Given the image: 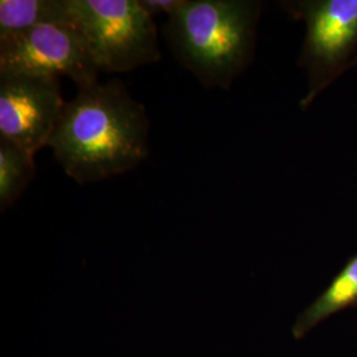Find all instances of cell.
<instances>
[{"instance_id": "11", "label": "cell", "mask_w": 357, "mask_h": 357, "mask_svg": "<svg viewBox=\"0 0 357 357\" xmlns=\"http://www.w3.org/2000/svg\"><path fill=\"white\" fill-rule=\"evenodd\" d=\"M355 66H357V59L356 60H355V64H354V68H355Z\"/></svg>"}, {"instance_id": "3", "label": "cell", "mask_w": 357, "mask_h": 357, "mask_svg": "<svg viewBox=\"0 0 357 357\" xmlns=\"http://www.w3.org/2000/svg\"><path fill=\"white\" fill-rule=\"evenodd\" d=\"M280 7L306 28L298 57V65L307 77L299 107L306 110L345 72L354 69L357 0H283Z\"/></svg>"}, {"instance_id": "1", "label": "cell", "mask_w": 357, "mask_h": 357, "mask_svg": "<svg viewBox=\"0 0 357 357\" xmlns=\"http://www.w3.org/2000/svg\"><path fill=\"white\" fill-rule=\"evenodd\" d=\"M149 130L146 107L123 82L98 81L66 102L48 147L69 178L97 183L141 165L149 155Z\"/></svg>"}, {"instance_id": "8", "label": "cell", "mask_w": 357, "mask_h": 357, "mask_svg": "<svg viewBox=\"0 0 357 357\" xmlns=\"http://www.w3.org/2000/svg\"><path fill=\"white\" fill-rule=\"evenodd\" d=\"M47 24H75L68 0H1L0 38Z\"/></svg>"}, {"instance_id": "5", "label": "cell", "mask_w": 357, "mask_h": 357, "mask_svg": "<svg viewBox=\"0 0 357 357\" xmlns=\"http://www.w3.org/2000/svg\"><path fill=\"white\" fill-rule=\"evenodd\" d=\"M69 77L77 89L98 82L100 68L75 24H47L0 38V75Z\"/></svg>"}, {"instance_id": "4", "label": "cell", "mask_w": 357, "mask_h": 357, "mask_svg": "<svg viewBox=\"0 0 357 357\" xmlns=\"http://www.w3.org/2000/svg\"><path fill=\"white\" fill-rule=\"evenodd\" d=\"M75 23L106 73H126L160 59L153 17L139 0H68Z\"/></svg>"}, {"instance_id": "2", "label": "cell", "mask_w": 357, "mask_h": 357, "mask_svg": "<svg viewBox=\"0 0 357 357\" xmlns=\"http://www.w3.org/2000/svg\"><path fill=\"white\" fill-rule=\"evenodd\" d=\"M262 8L259 0H184L163 35L203 86L228 90L255 60Z\"/></svg>"}, {"instance_id": "6", "label": "cell", "mask_w": 357, "mask_h": 357, "mask_svg": "<svg viewBox=\"0 0 357 357\" xmlns=\"http://www.w3.org/2000/svg\"><path fill=\"white\" fill-rule=\"evenodd\" d=\"M59 78L0 75V138L36 153L50 144L64 113Z\"/></svg>"}, {"instance_id": "10", "label": "cell", "mask_w": 357, "mask_h": 357, "mask_svg": "<svg viewBox=\"0 0 357 357\" xmlns=\"http://www.w3.org/2000/svg\"><path fill=\"white\" fill-rule=\"evenodd\" d=\"M139 3L153 17L156 15H167L169 17L178 11L184 0H139Z\"/></svg>"}, {"instance_id": "7", "label": "cell", "mask_w": 357, "mask_h": 357, "mask_svg": "<svg viewBox=\"0 0 357 357\" xmlns=\"http://www.w3.org/2000/svg\"><path fill=\"white\" fill-rule=\"evenodd\" d=\"M355 307H357V255L347 261L327 287L296 317L291 335L295 340H302L323 321Z\"/></svg>"}, {"instance_id": "9", "label": "cell", "mask_w": 357, "mask_h": 357, "mask_svg": "<svg viewBox=\"0 0 357 357\" xmlns=\"http://www.w3.org/2000/svg\"><path fill=\"white\" fill-rule=\"evenodd\" d=\"M36 175L35 153L0 138V209L11 208Z\"/></svg>"}]
</instances>
